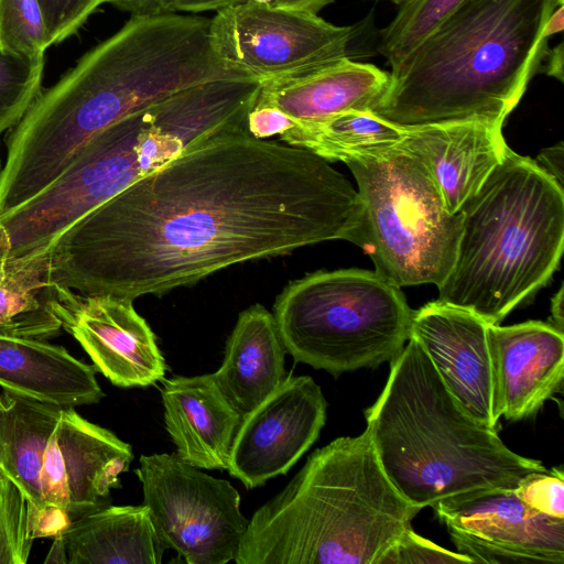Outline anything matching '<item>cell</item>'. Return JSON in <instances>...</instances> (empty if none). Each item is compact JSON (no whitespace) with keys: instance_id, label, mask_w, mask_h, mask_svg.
Wrapping results in <instances>:
<instances>
[{"instance_id":"obj_1","label":"cell","mask_w":564,"mask_h":564,"mask_svg":"<svg viewBox=\"0 0 564 564\" xmlns=\"http://www.w3.org/2000/svg\"><path fill=\"white\" fill-rule=\"evenodd\" d=\"M357 189L317 154L257 139L246 122L195 143L52 242L57 283L133 301L230 265L343 239L357 243Z\"/></svg>"},{"instance_id":"obj_2","label":"cell","mask_w":564,"mask_h":564,"mask_svg":"<svg viewBox=\"0 0 564 564\" xmlns=\"http://www.w3.org/2000/svg\"><path fill=\"white\" fill-rule=\"evenodd\" d=\"M210 20L175 12L133 14L41 93L11 132L14 151L53 181L98 133L181 90L220 79H250L215 54Z\"/></svg>"},{"instance_id":"obj_3","label":"cell","mask_w":564,"mask_h":564,"mask_svg":"<svg viewBox=\"0 0 564 564\" xmlns=\"http://www.w3.org/2000/svg\"><path fill=\"white\" fill-rule=\"evenodd\" d=\"M564 0H468L389 72L372 113L402 128L503 126L549 50L544 26Z\"/></svg>"},{"instance_id":"obj_4","label":"cell","mask_w":564,"mask_h":564,"mask_svg":"<svg viewBox=\"0 0 564 564\" xmlns=\"http://www.w3.org/2000/svg\"><path fill=\"white\" fill-rule=\"evenodd\" d=\"M422 510L393 487L368 432L313 452L251 517L236 564H381Z\"/></svg>"},{"instance_id":"obj_5","label":"cell","mask_w":564,"mask_h":564,"mask_svg":"<svg viewBox=\"0 0 564 564\" xmlns=\"http://www.w3.org/2000/svg\"><path fill=\"white\" fill-rule=\"evenodd\" d=\"M378 460L411 505L434 510L544 471L512 452L497 430L475 420L448 391L423 347L410 337L365 411Z\"/></svg>"},{"instance_id":"obj_6","label":"cell","mask_w":564,"mask_h":564,"mask_svg":"<svg viewBox=\"0 0 564 564\" xmlns=\"http://www.w3.org/2000/svg\"><path fill=\"white\" fill-rule=\"evenodd\" d=\"M454 265L437 301L499 324L552 276L564 246V193L510 148L463 205Z\"/></svg>"},{"instance_id":"obj_7","label":"cell","mask_w":564,"mask_h":564,"mask_svg":"<svg viewBox=\"0 0 564 564\" xmlns=\"http://www.w3.org/2000/svg\"><path fill=\"white\" fill-rule=\"evenodd\" d=\"M210 133L205 111L184 93L109 126L53 182L0 214V258L51 245L91 210Z\"/></svg>"},{"instance_id":"obj_8","label":"cell","mask_w":564,"mask_h":564,"mask_svg":"<svg viewBox=\"0 0 564 564\" xmlns=\"http://www.w3.org/2000/svg\"><path fill=\"white\" fill-rule=\"evenodd\" d=\"M131 446L75 408L0 394V469L25 495L34 539L110 505Z\"/></svg>"},{"instance_id":"obj_9","label":"cell","mask_w":564,"mask_h":564,"mask_svg":"<svg viewBox=\"0 0 564 564\" xmlns=\"http://www.w3.org/2000/svg\"><path fill=\"white\" fill-rule=\"evenodd\" d=\"M273 315L295 361L338 377L395 359L411 337L413 311L377 272L348 269L291 282Z\"/></svg>"},{"instance_id":"obj_10","label":"cell","mask_w":564,"mask_h":564,"mask_svg":"<svg viewBox=\"0 0 564 564\" xmlns=\"http://www.w3.org/2000/svg\"><path fill=\"white\" fill-rule=\"evenodd\" d=\"M358 185L361 223L357 245L393 285L433 283L449 274L462 232L422 163L398 148L345 162Z\"/></svg>"},{"instance_id":"obj_11","label":"cell","mask_w":564,"mask_h":564,"mask_svg":"<svg viewBox=\"0 0 564 564\" xmlns=\"http://www.w3.org/2000/svg\"><path fill=\"white\" fill-rule=\"evenodd\" d=\"M135 474L164 550H174L188 564L235 561L249 520L228 480L200 471L176 453L142 455Z\"/></svg>"},{"instance_id":"obj_12","label":"cell","mask_w":564,"mask_h":564,"mask_svg":"<svg viewBox=\"0 0 564 564\" xmlns=\"http://www.w3.org/2000/svg\"><path fill=\"white\" fill-rule=\"evenodd\" d=\"M359 26L245 1L210 20L213 50L228 69L260 83L295 77L349 56Z\"/></svg>"},{"instance_id":"obj_13","label":"cell","mask_w":564,"mask_h":564,"mask_svg":"<svg viewBox=\"0 0 564 564\" xmlns=\"http://www.w3.org/2000/svg\"><path fill=\"white\" fill-rule=\"evenodd\" d=\"M435 513L457 552L473 563H564V519L529 508L513 488H496Z\"/></svg>"},{"instance_id":"obj_14","label":"cell","mask_w":564,"mask_h":564,"mask_svg":"<svg viewBox=\"0 0 564 564\" xmlns=\"http://www.w3.org/2000/svg\"><path fill=\"white\" fill-rule=\"evenodd\" d=\"M326 408L321 387L310 376L286 377L242 417L227 470L247 489L286 474L317 440Z\"/></svg>"},{"instance_id":"obj_15","label":"cell","mask_w":564,"mask_h":564,"mask_svg":"<svg viewBox=\"0 0 564 564\" xmlns=\"http://www.w3.org/2000/svg\"><path fill=\"white\" fill-rule=\"evenodd\" d=\"M489 325L468 310L436 300L413 311L411 336L462 406L481 424L497 430L502 401Z\"/></svg>"},{"instance_id":"obj_16","label":"cell","mask_w":564,"mask_h":564,"mask_svg":"<svg viewBox=\"0 0 564 564\" xmlns=\"http://www.w3.org/2000/svg\"><path fill=\"white\" fill-rule=\"evenodd\" d=\"M132 303L110 295L80 296L66 328L96 370L121 388L163 381L166 370L155 335Z\"/></svg>"},{"instance_id":"obj_17","label":"cell","mask_w":564,"mask_h":564,"mask_svg":"<svg viewBox=\"0 0 564 564\" xmlns=\"http://www.w3.org/2000/svg\"><path fill=\"white\" fill-rule=\"evenodd\" d=\"M400 150L416 158L437 186L446 208L459 213L502 160V126L457 121L405 128Z\"/></svg>"},{"instance_id":"obj_18","label":"cell","mask_w":564,"mask_h":564,"mask_svg":"<svg viewBox=\"0 0 564 564\" xmlns=\"http://www.w3.org/2000/svg\"><path fill=\"white\" fill-rule=\"evenodd\" d=\"M489 330L497 356L502 416L511 421L529 417L562 390L564 333L540 321L490 324Z\"/></svg>"},{"instance_id":"obj_19","label":"cell","mask_w":564,"mask_h":564,"mask_svg":"<svg viewBox=\"0 0 564 564\" xmlns=\"http://www.w3.org/2000/svg\"><path fill=\"white\" fill-rule=\"evenodd\" d=\"M162 382L165 427L176 455L199 469H227L242 416L212 375L176 376Z\"/></svg>"},{"instance_id":"obj_20","label":"cell","mask_w":564,"mask_h":564,"mask_svg":"<svg viewBox=\"0 0 564 564\" xmlns=\"http://www.w3.org/2000/svg\"><path fill=\"white\" fill-rule=\"evenodd\" d=\"M389 73L345 57L295 77L261 83L256 102L279 108L296 122L371 111L389 86Z\"/></svg>"},{"instance_id":"obj_21","label":"cell","mask_w":564,"mask_h":564,"mask_svg":"<svg viewBox=\"0 0 564 564\" xmlns=\"http://www.w3.org/2000/svg\"><path fill=\"white\" fill-rule=\"evenodd\" d=\"M52 243L31 253L0 258V334L47 340L66 330L80 295L57 283Z\"/></svg>"},{"instance_id":"obj_22","label":"cell","mask_w":564,"mask_h":564,"mask_svg":"<svg viewBox=\"0 0 564 564\" xmlns=\"http://www.w3.org/2000/svg\"><path fill=\"white\" fill-rule=\"evenodd\" d=\"M94 365L46 340L0 334V387L10 393L62 406L100 401Z\"/></svg>"},{"instance_id":"obj_23","label":"cell","mask_w":564,"mask_h":564,"mask_svg":"<svg viewBox=\"0 0 564 564\" xmlns=\"http://www.w3.org/2000/svg\"><path fill=\"white\" fill-rule=\"evenodd\" d=\"M285 347L274 315L260 304L240 313L219 369L210 373L243 417L284 381Z\"/></svg>"},{"instance_id":"obj_24","label":"cell","mask_w":564,"mask_h":564,"mask_svg":"<svg viewBox=\"0 0 564 564\" xmlns=\"http://www.w3.org/2000/svg\"><path fill=\"white\" fill-rule=\"evenodd\" d=\"M58 534L67 564H160L165 551L144 505H109L73 521Z\"/></svg>"},{"instance_id":"obj_25","label":"cell","mask_w":564,"mask_h":564,"mask_svg":"<svg viewBox=\"0 0 564 564\" xmlns=\"http://www.w3.org/2000/svg\"><path fill=\"white\" fill-rule=\"evenodd\" d=\"M405 132V128L388 122L371 111L350 110L317 121L296 122L279 139L328 162L345 163L395 149Z\"/></svg>"},{"instance_id":"obj_26","label":"cell","mask_w":564,"mask_h":564,"mask_svg":"<svg viewBox=\"0 0 564 564\" xmlns=\"http://www.w3.org/2000/svg\"><path fill=\"white\" fill-rule=\"evenodd\" d=\"M467 1H403L391 22L380 31L378 53L390 68L395 67Z\"/></svg>"},{"instance_id":"obj_27","label":"cell","mask_w":564,"mask_h":564,"mask_svg":"<svg viewBox=\"0 0 564 564\" xmlns=\"http://www.w3.org/2000/svg\"><path fill=\"white\" fill-rule=\"evenodd\" d=\"M47 48L37 0H0V51L10 56L40 61Z\"/></svg>"},{"instance_id":"obj_28","label":"cell","mask_w":564,"mask_h":564,"mask_svg":"<svg viewBox=\"0 0 564 564\" xmlns=\"http://www.w3.org/2000/svg\"><path fill=\"white\" fill-rule=\"evenodd\" d=\"M30 505L18 485L0 473V564H25L34 541Z\"/></svg>"},{"instance_id":"obj_29","label":"cell","mask_w":564,"mask_h":564,"mask_svg":"<svg viewBox=\"0 0 564 564\" xmlns=\"http://www.w3.org/2000/svg\"><path fill=\"white\" fill-rule=\"evenodd\" d=\"M518 498L532 510L554 519H564V475L562 469L533 471L513 488Z\"/></svg>"},{"instance_id":"obj_30","label":"cell","mask_w":564,"mask_h":564,"mask_svg":"<svg viewBox=\"0 0 564 564\" xmlns=\"http://www.w3.org/2000/svg\"><path fill=\"white\" fill-rule=\"evenodd\" d=\"M47 47L74 34L101 0H37Z\"/></svg>"},{"instance_id":"obj_31","label":"cell","mask_w":564,"mask_h":564,"mask_svg":"<svg viewBox=\"0 0 564 564\" xmlns=\"http://www.w3.org/2000/svg\"><path fill=\"white\" fill-rule=\"evenodd\" d=\"M473 563L458 553L446 550L409 529L382 558L381 564Z\"/></svg>"},{"instance_id":"obj_32","label":"cell","mask_w":564,"mask_h":564,"mask_svg":"<svg viewBox=\"0 0 564 564\" xmlns=\"http://www.w3.org/2000/svg\"><path fill=\"white\" fill-rule=\"evenodd\" d=\"M296 124V121L276 107L253 102L246 117L248 132L257 139L280 137Z\"/></svg>"},{"instance_id":"obj_33","label":"cell","mask_w":564,"mask_h":564,"mask_svg":"<svg viewBox=\"0 0 564 564\" xmlns=\"http://www.w3.org/2000/svg\"><path fill=\"white\" fill-rule=\"evenodd\" d=\"M248 0H159L160 12L219 11Z\"/></svg>"},{"instance_id":"obj_34","label":"cell","mask_w":564,"mask_h":564,"mask_svg":"<svg viewBox=\"0 0 564 564\" xmlns=\"http://www.w3.org/2000/svg\"><path fill=\"white\" fill-rule=\"evenodd\" d=\"M563 143L544 149L538 156L536 163L560 186L563 187Z\"/></svg>"},{"instance_id":"obj_35","label":"cell","mask_w":564,"mask_h":564,"mask_svg":"<svg viewBox=\"0 0 564 564\" xmlns=\"http://www.w3.org/2000/svg\"><path fill=\"white\" fill-rule=\"evenodd\" d=\"M563 43H560L553 48H549L540 69L542 68L547 76L555 77L560 82H563Z\"/></svg>"},{"instance_id":"obj_36","label":"cell","mask_w":564,"mask_h":564,"mask_svg":"<svg viewBox=\"0 0 564 564\" xmlns=\"http://www.w3.org/2000/svg\"><path fill=\"white\" fill-rule=\"evenodd\" d=\"M132 14L160 12L159 0H101Z\"/></svg>"},{"instance_id":"obj_37","label":"cell","mask_w":564,"mask_h":564,"mask_svg":"<svg viewBox=\"0 0 564 564\" xmlns=\"http://www.w3.org/2000/svg\"><path fill=\"white\" fill-rule=\"evenodd\" d=\"M334 0H275L271 6L280 9L305 11L317 14Z\"/></svg>"},{"instance_id":"obj_38","label":"cell","mask_w":564,"mask_h":564,"mask_svg":"<svg viewBox=\"0 0 564 564\" xmlns=\"http://www.w3.org/2000/svg\"><path fill=\"white\" fill-rule=\"evenodd\" d=\"M564 29V3L558 4L550 14L545 26L544 35L550 39L551 36L561 33Z\"/></svg>"},{"instance_id":"obj_39","label":"cell","mask_w":564,"mask_h":564,"mask_svg":"<svg viewBox=\"0 0 564 564\" xmlns=\"http://www.w3.org/2000/svg\"><path fill=\"white\" fill-rule=\"evenodd\" d=\"M563 291H564V288L562 285L560 288V290L554 294L552 302H551L552 325L560 332H563V326H564Z\"/></svg>"},{"instance_id":"obj_40","label":"cell","mask_w":564,"mask_h":564,"mask_svg":"<svg viewBox=\"0 0 564 564\" xmlns=\"http://www.w3.org/2000/svg\"><path fill=\"white\" fill-rule=\"evenodd\" d=\"M44 563L45 564H48V563L67 564L65 546L63 544V541H62L59 534H56L53 538L52 546L47 553L46 558L44 560Z\"/></svg>"},{"instance_id":"obj_41","label":"cell","mask_w":564,"mask_h":564,"mask_svg":"<svg viewBox=\"0 0 564 564\" xmlns=\"http://www.w3.org/2000/svg\"><path fill=\"white\" fill-rule=\"evenodd\" d=\"M251 1L260 2V3H267V4H272L275 0H251Z\"/></svg>"},{"instance_id":"obj_42","label":"cell","mask_w":564,"mask_h":564,"mask_svg":"<svg viewBox=\"0 0 564 564\" xmlns=\"http://www.w3.org/2000/svg\"><path fill=\"white\" fill-rule=\"evenodd\" d=\"M390 1H392L393 3L401 4V3H402L403 1H405V0H390Z\"/></svg>"},{"instance_id":"obj_43","label":"cell","mask_w":564,"mask_h":564,"mask_svg":"<svg viewBox=\"0 0 564 564\" xmlns=\"http://www.w3.org/2000/svg\"><path fill=\"white\" fill-rule=\"evenodd\" d=\"M2 167H1V161H0V172H1Z\"/></svg>"},{"instance_id":"obj_44","label":"cell","mask_w":564,"mask_h":564,"mask_svg":"<svg viewBox=\"0 0 564 564\" xmlns=\"http://www.w3.org/2000/svg\"><path fill=\"white\" fill-rule=\"evenodd\" d=\"M0 473H1V469H0Z\"/></svg>"}]
</instances>
